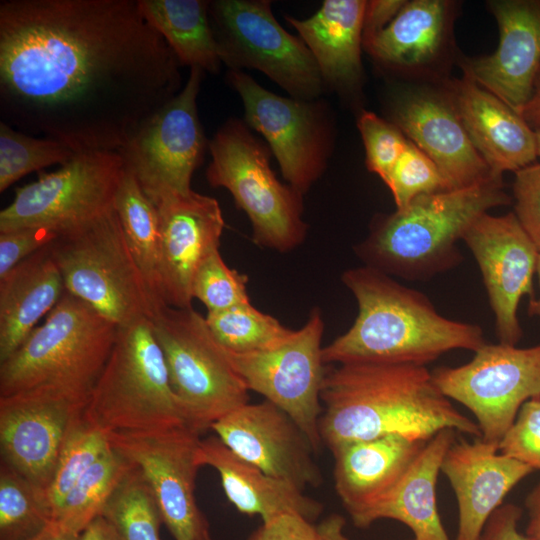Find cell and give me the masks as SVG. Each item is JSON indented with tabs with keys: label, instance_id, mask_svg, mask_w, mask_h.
I'll return each instance as SVG.
<instances>
[{
	"label": "cell",
	"instance_id": "d590c367",
	"mask_svg": "<svg viewBox=\"0 0 540 540\" xmlns=\"http://www.w3.org/2000/svg\"><path fill=\"white\" fill-rule=\"evenodd\" d=\"M100 516L113 526L122 540H160L159 529L163 522L160 510L150 487L133 464Z\"/></svg>",
	"mask_w": 540,
	"mask_h": 540
},
{
	"label": "cell",
	"instance_id": "e0dca14e",
	"mask_svg": "<svg viewBox=\"0 0 540 540\" xmlns=\"http://www.w3.org/2000/svg\"><path fill=\"white\" fill-rule=\"evenodd\" d=\"M461 240L482 273L499 342L516 345L523 334L517 310L523 296L533 298L539 250L514 212L503 216L482 214Z\"/></svg>",
	"mask_w": 540,
	"mask_h": 540
},
{
	"label": "cell",
	"instance_id": "7402d4cb",
	"mask_svg": "<svg viewBox=\"0 0 540 540\" xmlns=\"http://www.w3.org/2000/svg\"><path fill=\"white\" fill-rule=\"evenodd\" d=\"M488 5L500 32L496 51L466 61L463 70L521 115L540 68V0H495Z\"/></svg>",
	"mask_w": 540,
	"mask_h": 540
},
{
	"label": "cell",
	"instance_id": "6da1fadb",
	"mask_svg": "<svg viewBox=\"0 0 540 540\" xmlns=\"http://www.w3.org/2000/svg\"><path fill=\"white\" fill-rule=\"evenodd\" d=\"M138 0H2L1 121L76 153L119 150L183 88Z\"/></svg>",
	"mask_w": 540,
	"mask_h": 540
},
{
	"label": "cell",
	"instance_id": "ba28073f",
	"mask_svg": "<svg viewBox=\"0 0 540 540\" xmlns=\"http://www.w3.org/2000/svg\"><path fill=\"white\" fill-rule=\"evenodd\" d=\"M172 390L199 434L249 402V390L205 317L190 308L160 307L151 319Z\"/></svg>",
	"mask_w": 540,
	"mask_h": 540
},
{
	"label": "cell",
	"instance_id": "db71d44e",
	"mask_svg": "<svg viewBox=\"0 0 540 540\" xmlns=\"http://www.w3.org/2000/svg\"><path fill=\"white\" fill-rule=\"evenodd\" d=\"M540 287V252L538 254L537 263H536V272ZM528 314L530 316H536L540 318V295L538 298H531L528 305Z\"/></svg>",
	"mask_w": 540,
	"mask_h": 540
},
{
	"label": "cell",
	"instance_id": "f35d334b",
	"mask_svg": "<svg viewBox=\"0 0 540 540\" xmlns=\"http://www.w3.org/2000/svg\"><path fill=\"white\" fill-rule=\"evenodd\" d=\"M384 182L397 209L418 196L452 190L434 161L410 140Z\"/></svg>",
	"mask_w": 540,
	"mask_h": 540
},
{
	"label": "cell",
	"instance_id": "d4e9b609",
	"mask_svg": "<svg viewBox=\"0 0 540 540\" xmlns=\"http://www.w3.org/2000/svg\"><path fill=\"white\" fill-rule=\"evenodd\" d=\"M462 124L493 173L517 172L537 156L534 129L463 70L449 91Z\"/></svg>",
	"mask_w": 540,
	"mask_h": 540
},
{
	"label": "cell",
	"instance_id": "52a82bcc",
	"mask_svg": "<svg viewBox=\"0 0 540 540\" xmlns=\"http://www.w3.org/2000/svg\"><path fill=\"white\" fill-rule=\"evenodd\" d=\"M206 178L226 188L248 216L255 244L285 253L301 245L307 233L303 195L278 180L271 150L240 119L224 123L209 142Z\"/></svg>",
	"mask_w": 540,
	"mask_h": 540
},
{
	"label": "cell",
	"instance_id": "c3c4849f",
	"mask_svg": "<svg viewBox=\"0 0 540 540\" xmlns=\"http://www.w3.org/2000/svg\"><path fill=\"white\" fill-rule=\"evenodd\" d=\"M525 507L528 514L525 534L532 540H540V481L527 494Z\"/></svg>",
	"mask_w": 540,
	"mask_h": 540
},
{
	"label": "cell",
	"instance_id": "ab89813d",
	"mask_svg": "<svg viewBox=\"0 0 540 540\" xmlns=\"http://www.w3.org/2000/svg\"><path fill=\"white\" fill-rule=\"evenodd\" d=\"M247 282L246 275L225 264L217 249L198 267L192 282V295L206 306L208 312L221 311L250 303Z\"/></svg>",
	"mask_w": 540,
	"mask_h": 540
},
{
	"label": "cell",
	"instance_id": "5bb4252c",
	"mask_svg": "<svg viewBox=\"0 0 540 540\" xmlns=\"http://www.w3.org/2000/svg\"><path fill=\"white\" fill-rule=\"evenodd\" d=\"M226 77L242 100L245 123L267 141L287 184L306 193L323 174L332 149L326 104L277 95L242 70H229Z\"/></svg>",
	"mask_w": 540,
	"mask_h": 540
},
{
	"label": "cell",
	"instance_id": "d6a6232c",
	"mask_svg": "<svg viewBox=\"0 0 540 540\" xmlns=\"http://www.w3.org/2000/svg\"><path fill=\"white\" fill-rule=\"evenodd\" d=\"M132 464L114 448L97 460L68 493L53 521L81 534L101 512Z\"/></svg>",
	"mask_w": 540,
	"mask_h": 540
},
{
	"label": "cell",
	"instance_id": "4dcf8cb0",
	"mask_svg": "<svg viewBox=\"0 0 540 540\" xmlns=\"http://www.w3.org/2000/svg\"><path fill=\"white\" fill-rule=\"evenodd\" d=\"M138 5L181 65L218 72L222 61L210 22V1L138 0Z\"/></svg>",
	"mask_w": 540,
	"mask_h": 540
},
{
	"label": "cell",
	"instance_id": "8992f818",
	"mask_svg": "<svg viewBox=\"0 0 540 540\" xmlns=\"http://www.w3.org/2000/svg\"><path fill=\"white\" fill-rule=\"evenodd\" d=\"M83 416L104 433H150L189 427L172 390L151 319L118 327Z\"/></svg>",
	"mask_w": 540,
	"mask_h": 540
},
{
	"label": "cell",
	"instance_id": "f1b7e54d",
	"mask_svg": "<svg viewBox=\"0 0 540 540\" xmlns=\"http://www.w3.org/2000/svg\"><path fill=\"white\" fill-rule=\"evenodd\" d=\"M65 292L52 243L0 278V363L22 345Z\"/></svg>",
	"mask_w": 540,
	"mask_h": 540
},
{
	"label": "cell",
	"instance_id": "30bf717a",
	"mask_svg": "<svg viewBox=\"0 0 540 540\" xmlns=\"http://www.w3.org/2000/svg\"><path fill=\"white\" fill-rule=\"evenodd\" d=\"M125 172L117 150L76 153L58 170L16 190L0 212V232L39 227L59 237L75 233L114 209Z\"/></svg>",
	"mask_w": 540,
	"mask_h": 540
},
{
	"label": "cell",
	"instance_id": "ac0fdd59",
	"mask_svg": "<svg viewBox=\"0 0 540 540\" xmlns=\"http://www.w3.org/2000/svg\"><path fill=\"white\" fill-rule=\"evenodd\" d=\"M86 404L50 389L0 397L1 462L45 492L67 432Z\"/></svg>",
	"mask_w": 540,
	"mask_h": 540
},
{
	"label": "cell",
	"instance_id": "9c48e42d",
	"mask_svg": "<svg viewBox=\"0 0 540 540\" xmlns=\"http://www.w3.org/2000/svg\"><path fill=\"white\" fill-rule=\"evenodd\" d=\"M68 293L114 322L152 319L159 309L115 210L52 243Z\"/></svg>",
	"mask_w": 540,
	"mask_h": 540
},
{
	"label": "cell",
	"instance_id": "e575fe53",
	"mask_svg": "<svg viewBox=\"0 0 540 540\" xmlns=\"http://www.w3.org/2000/svg\"><path fill=\"white\" fill-rule=\"evenodd\" d=\"M53 522L44 491L0 465V540H34Z\"/></svg>",
	"mask_w": 540,
	"mask_h": 540
},
{
	"label": "cell",
	"instance_id": "cb8c5ba5",
	"mask_svg": "<svg viewBox=\"0 0 540 540\" xmlns=\"http://www.w3.org/2000/svg\"><path fill=\"white\" fill-rule=\"evenodd\" d=\"M427 442L390 434L330 450L334 488L354 525L395 487Z\"/></svg>",
	"mask_w": 540,
	"mask_h": 540
},
{
	"label": "cell",
	"instance_id": "7bdbcfd3",
	"mask_svg": "<svg viewBox=\"0 0 540 540\" xmlns=\"http://www.w3.org/2000/svg\"><path fill=\"white\" fill-rule=\"evenodd\" d=\"M514 213L540 252V163L515 172Z\"/></svg>",
	"mask_w": 540,
	"mask_h": 540
},
{
	"label": "cell",
	"instance_id": "5b68a950",
	"mask_svg": "<svg viewBox=\"0 0 540 540\" xmlns=\"http://www.w3.org/2000/svg\"><path fill=\"white\" fill-rule=\"evenodd\" d=\"M117 331L114 322L66 291L45 322L0 363V397L51 389L88 402Z\"/></svg>",
	"mask_w": 540,
	"mask_h": 540
},
{
	"label": "cell",
	"instance_id": "7dc6e473",
	"mask_svg": "<svg viewBox=\"0 0 540 540\" xmlns=\"http://www.w3.org/2000/svg\"><path fill=\"white\" fill-rule=\"evenodd\" d=\"M405 2L404 0L366 1L362 39L365 40L385 28Z\"/></svg>",
	"mask_w": 540,
	"mask_h": 540
},
{
	"label": "cell",
	"instance_id": "44dd1931",
	"mask_svg": "<svg viewBox=\"0 0 540 540\" xmlns=\"http://www.w3.org/2000/svg\"><path fill=\"white\" fill-rule=\"evenodd\" d=\"M391 116L392 123L434 161L452 190L494 174L473 146L450 93L407 91L393 101Z\"/></svg>",
	"mask_w": 540,
	"mask_h": 540
},
{
	"label": "cell",
	"instance_id": "11a10c76",
	"mask_svg": "<svg viewBox=\"0 0 540 540\" xmlns=\"http://www.w3.org/2000/svg\"><path fill=\"white\" fill-rule=\"evenodd\" d=\"M534 132L536 138L537 156L540 158V126L535 127Z\"/></svg>",
	"mask_w": 540,
	"mask_h": 540
},
{
	"label": "cell",
	"instance_id": "8d00e7d4",
	"mask_svg": "<svg viewBox=\"0 0 540 540\" xmlns=\"http://www.w3.org/2000/svg\"><path fill=\"white\" fill-rule=\"evenodd\" d=\"M110 449L107 434L88 422L83 413L74 420L44 492L52 519L78 480Z\"/></svg>",
	"mask_w": 540,
	"mask_h": 540
},
{
	"label": "cell",
	"instance_id": "d6986e66",
	"mask_svg": "<svg viewBox=\"0 0 540 540\" xmlns=\"http://www.w3.org/2000/svg\"><path fill=\"white\" fill-rule=\"evenodd\" d=\"M210 429L235 454L270 476L303 491L322 482L307 436L285 411L267 400L248 402Z\"/></svg>",
	"mask_w": 540,
	"mask_h": 540
},
{
	"label": "cell",
	"instance_id": "f5cc1de1",
	"mask_svg": "<svg viewBox=\"0 0 540 540\" xmlns=\"http://www.w3.org/2000/svg\"><path fill=\"white\" fill-rule=\"evenodd\" d=\"M81 534L64 529L56 522H52L34 540H79Z\"/></svg>",
	"mask_w": 540,
	"mask_h": 540
},
{
	"label": "cell",
	"instance_id": "60d3db41",
	"mask_svg": "<svg viewBox=\"0 0 540 540\" xmlns=\"http://www.w3.org/2000/svg\"><path fill=\"white\" fill-rule=\"evenodd\" d=\"M357 127L363 140L368 170L385 181L405 150L408 138L395 124L369 111L359 115Z\"/></svg>",
	"mask_w": 540,
	"mask_h": 540
},
{
	"label": "cell",
	"instance_id": "ee69618b",
	"mask_svg": "<svg viewBox=\"0 0 540 540\" xmlns=\"http://www.w3.org/2000/svg\"><path fill=\"white\" fill-rule=\"evenodd\" d=\"M59 236L48 229L21 227L0 232V278Z\"/></svg>",
	"mask_w": 540,
	"mask_h": 540
},
{
	"label": "cell",
	"instance_id": "7c38bea8",
	"mask_svg": "<svg viewBox=\"0 0 540 540\" xmlns=\"http://www.w3.org/2000/svg\"><path fill=\"white\" fill-rule=\"evenodd\" d=\"M431 373L447 398L472 412L480 438L498 445L522 405L540 398V343L528 348L486 343L468 363Z\"/></svg>",
	"mask_w": 540,
	"mask_h": 540
},
{
	"label": "cell",
	"instance_id": "8fae6325",
	"mask_svg": "<svg viewBox=\"0 0 540 540\" xmlns=\"http://www.w3.org/2000/svg\"><path fill=\"white\" fill-rule=\"evenodd\" d=\"M209 16L229 70H258L299 100H316L324 91L311 51L279 24L270 1H210Z\"/></svg>",
	"mask_w": 540,
	"mask_h": 540
},
{
	"label": "cell",
	"instance_id": "4fadbf2b",
	"mask_svg": "<svg viewBox=\"0 0 540 540\" xmlns=\"http://www.w3.org/2000/svg\"><path fill=\"white\" fill-rule=\"evenodd\" d=\"M203 72L190 68L181 91L117 150L154 205L192 190L193 172L209 147L197 110Z\"/></svg>",
	"mask_w": 540,
	"mask_h": 540
},
{
	"label": "cell",
	"instance_id": "f907efd6",
	"mask_svg": "<svg viewBox=\"0 0 540 540\" xmlns=\"http://www.w3.org/2000/svg\"><path fill=\"white\" fill-rule=\"evenodd\" d=\"M79 540H122V538L104 517L98 516L81 533Z\"/></svg>",
	"mask_w": 540,
	"mask_h": 540
},
{
	"label": "cell",
	"instance_id": "3957f363",
	"mask_svg": "<svg viewBox=\"0 0 540 540\" xmlns=\"http://www.w3.org/2000/svg\"><path fill=\"white\" fill-rule=\"evenodd\" d=\"M344 285L354 295L353 325L322 350L324 363H404L425 365L457 349L486 344L477 324L448 319L428 297L375 268L346 270Z\"/></svg>",
	"mask_w": 540,
	"mask_h": 540
},
{
	"label": "cell",
	"instance_id": "b9f144b4",
	"mask_svg": "<svg viewBox=\"0 0 540 540\" xmlns=\"http://www.w3.org/2000/svg\"><path fill=\"white\" fill-rule=\"evenodd\" d=\"M501 454L540 471V398L525 402L498 444Z\"/></svg>",
	"mask_w": 540,
	"mask_h": 540
},
{
	"label": "cell",
	"instance_id": "f6af8a7d",
	"mask_svg": "<svg viewBox=\"0 0 540 540\" xmlns=\"http://www.w3.org/2000/svg\"><path fill=\"white\" fill-rule=\"evenodd\" d=\"M316 525L298 516L284 515L262 523L248 540H315Z\"/></svg>",
	"mask_w": 540,
	"mask_h": 540
},
{
	"label": "cell",
	"instance_id": "2e32d148",
	"mask_svg": "<svg viewBox=\"0 0 540 540\" xmlns=\"http://www.w3.org/2000/svg\"><path fill=\"white\" fill-rule=\"evenodd\" d=\"M142 474L175 540H204L208 523L195 498L200 434L188 426L150 433H106Z\"/></svg>",
	"mask_w": 540,
	"mask_h": 540
},
{
	"label": "cell",
	"instance_id": "f546056e",
	"mask_svg": "<svg viewBox=\"0 0 540 540\" xmlns=\"http://www.w3.org/2000/svg\"><path fill=\"white\" fill-rule=\"evenodd\" d=\"M451 18L452 4L448 1H406L385 28L363 40V47L385 66L421 68L439 57Z\"/></svg>",
	"mask_w": 540,
	"mask_h": 540
},
{
	"label": "cell",
	"instance_id": "1f68e13d",
	"mask_svg": "<svg viewBox=\"0 0 540 540\" xmlns=\"http://www.w3.org/2000/svg\"><path fill=\"white\" fill-rule=\"evenodd\" d=\"M114 210L157 306H166L161 296L158 211L127 167L115 199Z\"/></svg>",
	"mask_w": 540,
	"mask_h": 540
},
{
	"label": "cell",
	"instance_id": "603a6c76",
	"mask_svg": "<svg viewBox=\"0 0 540 540\" xmlns=\"http://www.w3.org/2000/svg\"><path fill=\"white\" fill-rule=\"evenodd\" d=\"M533 471L530 466L501 454L498 445L480 437L473 442L454 441L443 458L441 472L458 504L455 540H477L506 495Z\"/></svg>",
	"mask_w": 540,
	"mask_h": 540
},
{
	"label": "cell",
	"instance_id": "7a4b0ae2",
	"mask_svg": "<svg viewBox=\"0 0 540 540\" xmlns=\"http://www.w3.org/2000/svg\"><path fill=\"white\" fill-rule=\"evenodd\" d=\"M319 423L329 450L359 440L402 434L429 440L446 429L481 437L455 408L425 365L353 362L326 371Z\"/></svg>",
	"mask_w": 540,
	"mask_h": 540
},
{
	"label": "cell",
	"instance_id": "277c9868",
	"mask_svg": "<svg viewBox=\"0 0 540 540\" xmlns=\"http://www.w3.org/2000/svg\"><path fill=\"white\" fill-rule=\"evenodd\" d=\"M511 202L496 173L469 187L418 196L375 220L356 254L366 266L390 276L431 278L461 262L456 243L479 216Z\"/></svg>",
	"mask_w": 540,
	"mask_h": 540
},
{
	"label": "cell",
	"instance_id": "836d02e7",
	"mask_svg": "<svg viewBox=\"0 0 540 540\" xmlns=\"http://www.w3.org/2000/svg\"><path fill=\"white\" fill-rule=\"evenodd\" d=\"M207 325L215 339L230 353L266 351L287 341L294 330L273 316L245 303L229 309L208 312Z\"/></svg>",
	"mask_w": 540,
	"mask_h": 540
},
{
	"label": "cell",
	"instance_id": "816d5d0a",
	"mask_svg": "<svg viewBox=\"0 0 540 540\" xmlns=\"http://www.w3.org/2000/svg\"><path fill=\"white\" fill-rule=\"evenodd\" d=\"M521 116L531 126H540V68L534 82L533 94L521 112Z\"/></svg>",
	"mask_w": 540,
	"mask_h": 540
},
{
	"label": "cell",
	"instance_id": "9a60e30c",
	"mask_svg": "<svg viewBox=\"0 0 540 540\" xmlns=\"http://www.w3.org/2000/svg\"><path fill=\"white\" fill-rule=\"evenodd\" d=\"M324 321L314 308L306 323L279 346L256 353H229L249 391L285 411L317 453L322 445L319 423L325 363L321 346Z\"/></svg>",
	"mask_w": 540,
	"mask_h": 540
},
{
	"label": "cell",
	"instance_id": "83f0119b",
	"mask_svg": "<svg viewBox=\"0 0 540 540\" xmlns=\"http://www.w3.org/2000/svg\"><path fill=\"white\" fill-rule=\"evenodd\" d=\"M455 441V431L438 432L425 444L395 487L355 525L368 528L380 519L396 520L413 533V540H451L436 505L441 464Z\"/></svg>",
	"mask_w": 540,
	"mask_h": 540
},
{
	"label": "cell",
	"instance_id": "9f6ffc18",
	"mask_svg": "<svg viewBox=\"0 0 540 540\" xmlns=\"http://www.w3.org/2000/svg\"><path fill=\"white\" fill-rule=\"evenodd\" d=\"M204 540H213L210 535L208 537H206Z\"/></svg>",
	"mask_w": 540,
	"mask_h": 540
},
{
	"label": "cell",
	"instance_id": "681fc988",
	"mask_svg": "<svg viewBox=\"0 0 540 540\" xmlns=\"http://www.w3.org/2000/svg\"><path fill=\"white\" fill-rule=\"evenodd\" d=\"M346 521L339 514H331L316 525L315 540H349L345 534Z\"/></svg>",
	"mask_w": 540,
	"mask_h": 540
},
{
	"label": "cell",
	"instance_id": "ffe728a7",
	"mask_svg": "<svg viewBox=\"0 0 540 540\" xmlns=\"http://www.w3.org/2000/svg\"><path fill=\"white\" fill-rule=\"evenodd\" d=\"M160 231L161 296L165 305L190 308L192 282L202 261L219 249L224 218L216 199L193 190L155 205Z\"/></svg>",
	"mask_w": 540,
	"mask_h": 540
},
{
	"label": "cell",
	"instance_id": "484cf974",
	"mask_svg": "<svg viewBox=\"0 0 540 540\" xmlns=\"http://www.w3.org/2000/svg\"><path fill=\"white\" fill-rule=\"evenodd\" d=\"M197 460L200 467L216 470L227 499L239 512L259 516L262 523L284 515H298L314 523L322 513L319 501L242 459L216 435L200 440Z\"/></svg>",
	"mask_w": 540,
	"mask_h": 540
},
{
	"label": "cell",
	"instance_id": "74e56055",
	"mask_svg": "<svg viewBox=\"0 0 540 540\" xmlns=\"http://www.w3.org/2000/svg\"><path fill=\"white\" fill-rule=\"evenodd\" d=\"M76 154L65 143L37 138L0 122V192L23 176L53 164L63 165Z\"/></svg>",
	"mask_w": 540,
	"mask_h": 540
},
{
	"label": "cell",
	"instance_id": "bcb514c9",
	"mask_svg": "<svg viewBox=\"0 0 540 540\" xmlns=\"http://www.w3.org/2000/svg\"><path fill=\"white\" fill-rule=\"evenodd\" d=\"M522 509L515 504H502L489 517L477 540H532L518 529Z\"/></svg>",
	"mask_w": 540,
	"mask_h": 540
},
{
	"label": "cell",
	"instance_id": "4316f807",
	"mask_svg": "<svg viewBox=\"0 0 540 540\" xmlns=\"http://www.w3.org/2000/svg\"><path fill=\"white\" fill-rule=\"evenodd\" d=\"M366 1L325 0L309 18L286 16L311 51L325 86L353 93L362 79L361 47Z\"/></svg>",
	"mask_w": 540,
	"mask_h": 540
}]
</instances>
